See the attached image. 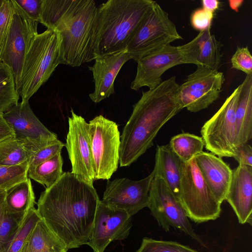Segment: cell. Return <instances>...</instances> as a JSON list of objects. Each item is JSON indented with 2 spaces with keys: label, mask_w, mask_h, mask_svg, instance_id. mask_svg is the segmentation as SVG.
Segmentation results:
<instances>
[{
  "label": "cell",
  "mask_w": 252,
  "mask_h": 252,
  "mask_svg": "<svg viewBox=\"0 0 252 252\" xmlns=\"http://www.w3.org/2000/svg\"><path fill=\"white\" fill-rule=\"evenodd\" d=\"M100 200L93 185L66 172L41 193L36 210L69 250L87 244Z\"/></svg>",
  "instance_id": "6da1fadb"
},
{
  "label": "cell",
  "mask_w": 252,
  "mask_h": 252,
  "mask_svg": "<svg viewBox=\"0 0 252 252\" xmlns=\"http://www.w3.org/2000/svg\"><path fill=\"white\" fill-rule=\"evenodd\" d=\"M179 88L173 76L153 89L142 91L120 135L121 167L130 165L151 148L161 127L183 109Z\"/></svg>",
  "instance_id": "7a4b0ae2"
},
{
  "label": "cell",
  "mask_w": 252,
  "mask_h": 252,
  "mask_svg": "<svg viewBox=\"0 0 252 252\" xmlns=\"http://www.w3.org/2000/svg\"><path fill=\"white\" fill-rule=\"evenodd\" d=\"M97 7L94 0H42L39 22L62 37V64L72 67L94 60Z\"/></svg>",
  "instance_id": "3957f363"
},
{
  "label": "cell",
  "mask_w": 252,
  "mask_h": 252,
  "mask_svg": "<svg viewBox=\"0 0 252 252\" xmlns=\"http://www.w3.org/2000/svg\"><path fill=\"white\" fill-rule=\"evenodd\" d=\"M155 2L109 0L99 5L94 32L95 58L126 50L130 36Z\"/></svg>",
  "instance_id": "277c9868"
},
{
  "label": "cell",
  "mask_w": 252,
  "mask_h": 252,
  "mask_svg": "<svg viewBox=\"0 0 252 252\" xmlns=\"http://www.w3.org/2000/svg\"><path fill=\"white\" fill-rule=\"evenodd\" d=\"M62 37L50 29L37 33L26 56L18 93L22 100H29L62 64Z\"/></svg>",
  "instance_id": "5b68a950"
},
{
  "label": "cell",
  "mask_w": 252,
  "mask_h": 252,
  "mask_svg": "<svg viewBox=\"0 0 252 252\" xmlns=\"http://www.w3.org/2000/svg\"><path fill=\"white\" fill-rule=\"evenodd\" d=\"M178 199L188 218L196 223L220 216L221 204L204 179L195 157L183 162Z\"/></svg>",
  "instance_id": "8992f818"
},
{
  "label": "cell",
  "mask_w": 252,
  "mask_h": 252,
  "mask_svg": "<svg viewBox=\"0 0 252 252\" xmlns=\"http://www.w3.org/2000/svg\"><path fill=\"white\" fill-rule=\"evenodd\" d=\"M167 12L156 2L130 36L126 50L136 61L171 43L183 39Z\"/></svg>",
  "instance_id": "52a82bcc"
},
{
  "label": "cell",
  "mask_w": 252,
  "mask_h": 252,
  "mask_svg": "<svg viewBox=\"0 0 252 252\" xmlns=\"http://www.w3.org/2000/svg\"><path fill=\"white\" fill-rule=\"evenodd\" d=\"M240 88V85L201 129L206 150L220 158H234L236 155L235 111Z\"/></svg>",
  "instance_id": "ba28073f"
},
{
  "label": "cell",
  "mask_w": 252,
  "mask_h": 252,
  "mask_svg": "<svg viewBox=\"0 0 252 252\" xmlns=\"http://www.w3.org/2000/svg\"><path fill=\"white\" fill-rule=\"evenodd\" d=\"M89 124L94 179L108 180L119 163L121 141L118 126L101 115Z\"/></svg>",
  "instance_id": "9c48e42d"
},
{
  "label": "cell",
  "mask_w": 252,
  "mask_h": 252,
  "mask_svg": "<svg viewBox=\"0 0 252 252\" xmlns=\"http://www.w3.org/2000/svg\"><path fill=\"white\" fill-rule=\"evenodd\" d=\"M159 226L168 232L171 227L206 247L195 233L179 200L161 178L154 177L151 185L148 207Z\"/></svg>",
  "instance_id": "30bf717a"
},
{
  "label": "cell",
  "mask_w": 252,
  "mask_h": 252,
  "mask_svg": "<svg viewBox=\"0 0 252 252\" xmlns=\"http://www.w3.org/2000/svg\"><path fill=\"white\" fill-rule=\"evenodd\" d=\"M12 0L14 11L1 63L10 69L17 91L26 56L38 33V22L29 18L15 0Z\"/></svg>",
  "instance_id": "8fae6325"
},
{
  "label": "cell",
  "mask_w": 252,
  "mask_h": 252,
  "mask_svg": "<svg viewBox=\"0 0 252 252\" xmlns=\"http://www.w3.org/2000/svg\"><path fill=\"white\" fill-rule=\"evenodd\" d=\"M3 117L13 130L15 139L31 156L58 140L57 135L48 130L36 117L29 100H21L14 105L3 113Z\"/></svg>",
  "instance_id": "7c38bea8"
},
{
  "label": "cell",
  "mask_w": 252,
  "mask_h": 252,
  "mask_svg": "<svg viewBox=\"0 0 252 252\" xmlns=\"http://www.w3.org/2000/svg\"><path fill=\"white\" fill-rule=\"evenodd\" d=\"M224 81L222 72L197 66L180 85L179 98L182 107L191 112L207 108L219 98Z\"/></svg>",
  "instance_id": "4fadbf2b"
},
{
  "label": "cell",
  "mask_w": 252,
  "mask_h": 252,
  "mask_svg": "<svg viewBox=\"0 0 252 252\" xmlns=\"http://www.w3.org/2000/svg\"><path fill=\"white\" fill-rule=\"evenodd\" d=\"M65 146L71 162V172L93 185L95 181L91 151L90 126L82 116L71 109Z\"/></svg>",
  "instance_id": "5bb4252c"
},
{
  "label": "cell",
  "mask_w": 252,
  "mask_h": 252,
  "mask_svg": "<svg viewBox=\"0 0 252 252\" xmlns=\"http://www.w3.org/2000/svg\"><path fill=\"white\" fill-rule=\"evenodd\" d=\"M154 172L145 178L132 180L118 178L107 180L101 201L111 207L126 211L130 217L148 207Z\"/></svg>",
  "instance_id": "9a60e30c"
},
{
  "label": "cell",
  "mask_w": 252,
  "mask_h": 252,
  "mask_svg": "<svg viewBox=\"0 0 252 252\" xmlns=\"http://www.w3.org/2000/svg\"><path fill=\"white\" fill-rule=\"evenodd\" d=\"M131 226V217L126 211L108 206L100 200L87 245L94 252H104L112 241L126 239Z\"/></svg>",
  "instance_id": "2e32d148"
},
{
  "label": "cell",
  "mask_w": 252,
  "mask_h": 252,
  "mask_svg": "<svg viewBox=\"0 0 252 252\" xmlns=\"http://www.w3.org/2000/svg\"><path fill=\"white\" fill-rule=\"evenodd\" d=\"M137 63L135 77L130 85L135 91L143 87L149 90L158 86L161 77L169 69L183 63L178 46L167 45L140 58Z\"/></svg>",
  "instance_id": "e0dca14e"
},
{
  "label": "cell",
  "mask_w": 252,
  "mask_h": 252,
  "mask_svg": "<svg viewBox=\"0 0 252 252\" xmlns=\"http://www.w3.org/2000/svg\"><path fill=\"white\" fill-rule=\"evenodd\" d=\"M131 59L126 50L95 59L89 67L92 72L94 89L89 94L92 101L98 103L114 94V81L123 65Z\"/></svg>",
  "instance_id": "ac0fdd59"
},
{
  "label": "cell",
  "mask_w": 252,
  "mask_h": 252,
  "mask_svg": "<svg viewBox=\"0 0 252 252\" xmlns=\"http://www.w3.org/2000/svg\"><path fill=\"white\" fill-rule=\"evenodd\" d=\"M183 64H194L218 70L221 64V43L210 29L200 31L189 42L178 46Z\"/></svg>",
  "instance_id": "d6986e66"
},
{
  "label": "cell",
  "mask_w": 252,
  "mask_h": 252,
  "mask_svg": "<svg viewBox=\"0 0 252 252\" xmlns=\"http://www.w3.org/2000/svg\"><path fill=\"white\" fill-rule=\"evenodd\" d=\"M225 200L241 224H252V166L239 164L232 170Z\"/></svg>",
  "instance_id": "ffe728a7"
},
{
  "label": "cell",
  "mask_w": 252,
  "mask_h": 252,
  "mask_svg": "<svg viewBox=\"0 0 252 252\" xmlns=\"http://www.w3.org/2000/svg\"><path fill=\"white\" fill-rule=\"evenodd\" d=\"M197 166L207 185L221 204L225 200L232 170L219 157L202 152L195 157Z\"/></svg>",
  "instance_id": "44dd1931"
},
{
  "label": "cell",
  "mask_w": 252,
  "mask_h": 252,
  "mask_svg": "<svg viewBox=\"0 0 252 252\" xmlns=\"http://www.w3.org/2000/svg\"><path fill=\"white\" fill-rule=\"evenodd\" d=\"M183 162L168 144L157 146L153 170L154 177L162 179L178 199Z\"/></svg>",
  "instance_id": "7402d4cb"
},
{
  "label": "cell",
  "mask_w": 252,
  "mask_h": 252,
  "mask_svg": "<svg viewBox=\"0 0 252 252\" xmlns=\"http://www.w3.org/2000/svg\"><path fill=\"white\" fill-rule=\"evenodd\" d=\"M240 86L235 111L237 147L248 143L252 137V74L247 75Z\"/></svg>",
  "instance_id": "603a6c76"
},
{
  "label": "cell",
  "mask_w": 252,
  "mask_h": 252,
  "mask_svg": "<svg viewBox=\"0 0 252 252\" xmlns=\"http://www.w3.org/2000/svg\"><path fill=\"white\" fill-rule=\"evenodd\" d=\"M68 250L41 219L18 252H67Z\"/></svg>",
  "instance_id": "cb8c5ba5"
},
{
  "label": "cell",
  "mask_w": 252,
  "mask_h": 252,
  "mask_svg": "<svg viewBox=\"0 0 252 252\" xmlns=\"http://www.w3.org/2000/svg\"><path fill=\"white\" fill-rule=\"evenodd\" d=\"M5 203L12 213L26 214L34 208L35 196L30 179L28 178L5 191Z\"/></svg>",
  "instance_id": "d4e9b609"
},
{
  "label": "cell",
  "mask_w": 252,
  "mask_h": 252,
  "mask_svg": "<svg viewBox=\"0 0 252 252\" xmlns=\"http://www.w3.org/2000/svg\"><path fill=\"white\" fill-rule=\"evenodd\" d=\"M173 153L183 162L189 161L203 152L205 146L202 137L188 132L173 136L168 144Z\"/></svg>",
  "instance_id": "484cf974"
},
{
  "label": "cell",
  "mask_w": 252,
  "mask_h": 252,
  "mask_svg": "<svg viewBox=\"0 0 252 252\" xmlns=\"http://www.w3.org/2000/svg\"><path fill=\"white\" fill-rule=\"evenodd\" d=\"M63 159L61 152L50 159L28 169V176L48 188L55 184L62 176Z\"/></svg>",
  "instance_id": "4316f807"
},
{
  "label": "cell",
  "mask_w": 252,
  "mask_h": 252,
  "mask_svg": "<svg viewBox=\"0 0 252 252\" xmlns=\"http://www.w3.org/2000/svg\"><path fill=\"white\" fill-rule=\"evenodd\" d=\"M5 191H0V252L15 232L26 214L10 212L5 203Z\"/></svg>",
  "instance_id": "83f0119b"
},
{
  "label": "cell",
  "mask_w": 252,
  "mask_h": 252,
  "mask_svg": "<svg viewBox=\"0 0 252 252\" xmlns=\"http://www.w3.org/2000/svg\"><path fill=\"white\" fill-rule=\"evenodd\" d=\"M34 207L29 211L2 252H18L37 223L41 220Z\"/></svg>",
  "instance_id": "f1b7e54d"
},
{
  "label": "cell",
  "mask_w": 252,
  "mask_h": 252,
  "mask_svg": "<svg viewBox=\"0 0 252 252\" xmlns=\"http://www.w3.org/2000/svg\"><path fill=\"white\" fill-rule=\"evenodd\" d=\"M19 98L10 69L0 63V114L19 102Z\"/></svg>",
  "instance_id": "f546056e"
},
{
  "label": "cell",
  "mask_w": 252,
  "mask_h": 252,
  "mask_svg": "<svg viewBox=\"0 0 252 252\" xmlns=\"http://www.w3.org/2000/svg\"><path fill=\"white\" fill-rule=\"evenodd\" d=\"M31 155L14 136L0 142V165L12 166L28 161Z\"/></svg>",
  "instance_id": "4dcf8cb0"
},
{
  "label": "cell",
  "mask_w": 252,
  "mask_h": 252,
  "mask_svg": "<svg viewBox=\"0 0 252 252\" xmlns=\"http://www.w3.org/2000/svg\"><path fill=\"white\" fill-rule=\"evenodd\" d=\"M28 163L5 166L0 165V191H6L28 177Z\"/></svg>",
  "instance_id": "1f68e13d"
},
{
  "label": "cell",
  "mask_w": 252,
  "mask_h": 252,
  "mask_svg": "<svg viewBox=\"0 0 252 252\" xmlns=\"http://www.w3.org/2000/svg\"><path fill=\"white\" fill-rule=\"evenodd\" d=\"M136 252H199L188 246L171 241L144 237Z\"/></svg>",
  "instance_id": "d6a6232c"
},
{
  "label": "cell",
  "mask_w": 252,
  "mask_h": 252,
  "mask_svg": "<svg viewBox=\"0 0 252 252\" xmlns=\"http://www.w3.org/2000/svg\"><path fill=\"white\" fill-rule=\"evenodd\" d=\"M14 5L12 0H2L0 6V63L4 50Z\"/></svg>",
  "instance_id": "836d02e7"
},
{
  "label": "cell",
  "mask_w": 252,
  "mask_h": 252,
  "mask_svg": "<svg viewBox=\"0 0 252 252\" xmlns=\"http://www.w3.org/2000/svg\"><path fill=\"white\" fill-rule=\"evenodd\" d=\"M65 144L59 140L47 145L33 153L28 160V169L50 159L61 152Z\"/></svg>",
  "instance_id": "e575fe53"
},
{
  "label": "cell",
  "mask_w": 252,
  "mask_h": 252,
  "mask_svg": "<svg viewBox=\"0 0 252 252\" xmlns=\"http://www.w3.org/2000/svg\"><path fill=\"white\" fill-rule=\"evenodd\" d=\"M232 68L252 74V56L248 47H238L231 59Z\"/></svg>",
  "instance_id": "d590c367"
},
{
  "label": "cell",
  "mask_w": 252,
  "mask_h": 252,
  "mask_svg": "<svg viewBox=\"0 0 252 252\" xmlns=\"http://www.w3.org/2000/svg\"><path fill=\"white\" fill-rule=\"evenodd\" d=\"M213 17V12L203 8L197 9L191 15V26L194 29L200 32L210 29Z\"/></svg>",
  "instance_id": "8d00e7d4"
},
{
  "label": "cell",
  "mask_w": 252,
  "mask_h": 252,
  "mask_svg": "<svg viewBox=\"0 0 252 252\" xmlns=\"http://www.w3.org/2000/svg\"><path fill=\"white\" fill-rule=\"evenodd\" d=\"M15 0L29 18L39 22L42 0Z\"/></svg>",
  "instance_id": "74e56055"
},
{
  "label": "cell",
  "mask_w": 252,
  "mask_h": 252,
  "mask_svg": "<svg viewBox=\"0 0 252 252\" xmlns=\"http://www.w3.org/2000/svg\"><path fill=\"white\" fill-rule=\"evenodd\" d=\"M234 158L239 164L252 166V148L247 143L237 148L236 155Z\"/></svg>",
  "instance_id": "f35d334b"
},
{
  "label": "cell",
  "mask_w": 252,
  "mask_h": 252,
  "mask_svg": "<svg viewBox=\"0 0 252 252\" xmlns=\"http://www.w3.org/2000/svg\"><path fill=\"white\" fill-rule=\"evenodd\" d=\"M12 136H14L13 130L4 119L3 113L0 114V142Z\"/></svg>",
  "instance_id": "ab89813d"
},
{
  "label": "cell",
  "mask_w": 252,
  "mask_h": 252,
  "mask_svg": "<svg viewBox=\"0 0 252 252\" xmlns=\"http://www.w3.org/2000/svg\"><path fill=\"white\" fill-rule=\"evenodd\" d=\"M203 9L214 12L219 7L220 2L217 0H203L201 1Z\"/></svg>",
  "instance_id": "60d3db41"
},
{
  "label": "cell",
  "mask_w": 252,
  "mask_h": 252,
  "mask_svg": "<svg viewBox=\"0 0 252 252\" xmlns=\"http://www.w3.org/2000/svg\"><path fill=\"white\" fill-rule=\"evenodd\" d=\"M243 2L244 1L242 0H230L228 1L230 8L236 12L238 11L239 8Z\"/></svg>",
  "instance_id": "b9f144b4"
},
{
  "label": "cell",
  "mask_w": 252,
  "mask_h": 252,
  "mask_svg": "<svg viewBox=\"0 0 252 252\" xmlns=\"http://www.w3.org/2000/svg\"><path fill=\"white\" fill-rule=\"evenodd\" d=\"M2 1V0H0V6L1 4Z\"/></svg>",
  "instance_id": "7bdbcfd3"
}]
</instances>
